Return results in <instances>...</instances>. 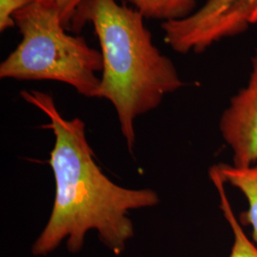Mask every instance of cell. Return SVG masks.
<instances>
[{
    "label": "cell",
    "instance_id": "cell-6",
    "mask_svg": "<svg viewBox=\"0 0 257 257\" xmlns=\"http://www.w3.org/2000/svg\"><path fill=\"white\" fill-rule=\"evenodd\" d=\"M210 177L219 194L221 211L230 225L233 236L230 255L228 257H257V246L242 229L225 192V183L214 166L210 170Z\"/></svg>",
    "mask_w": 257,
    "mask_h": 257
},
{
    "label": "cell",
    "instance_id": "cell-4",
    "mask_svg": "<svg viewBox=\"0 0 257 257\" xmlns=\"http://www.w3.org/2000/svg\"><path fill=\"white\" fill-rule=\"evenodd\" d=\"M219 128L232 152V165L247 167L256 162L257 49L248 83L230 99L221 115Z\"/></svg>",
    "mask_w": 257,
    "mask_h": 257
},
{
    "label": "cell",
    "instance_id": "cell-5",
    "mask_svg": "<svg viewBox=\"0 0 257 257\" xmlns=\"http://www.w3.org/2000/svg\"><path fill=\"white\" fill-rule=\"evenodd\" d=\"M224 183L236 188L247 199L248 211L243 213V223L251 227L252 241L257 246V161L247 167L228 164L214 166Z\"/></svg>",
    "mask_w": 257,
    "mask_h": 257
},
{
    "label": "cell",
    "instance_id": "cell-2",
    "mask_svg": "<svg viewBox=\"0 0 257 257\" xmlns=\"http://www.w3.org/2000/svg\"><path fill=\"white\" fill-rule=\"evenodd\" d=\"M91 23L101 48L102 75L97 98L110 102L131 155L136 146L135 122L156 109L167 94L185 83L173 61L155 46L136 9L116 0H85L76 10L70 28Z\"/></svg>",
    "mask_w": 257,
    "mask_h": 257
},
{
    "label": "cell",
    "instance_id": "cell-1",
    "mask_svg": "<svg viewBox=\"0 0 257 257\" xmlns=\"http://www.w3.org/2000/svg\"><path fill=\"white\" fill-rule=\"evenodd\" d=\"M22 98L43 111L55 136L49 164L54 173L55 201L49 220L32 246L34 256H47L66 240L72 254L82 250L85 237L96 230L98 238L118 256L135 236L130 211L155 207L159 196L151 189H128L113 183L93 159L82 119H66L51 94L22 91Z\"/></svg>",
    "mask_w": 257,
    "mask_h": 257
},
{
    "label": "cell",
    "instance_id": "cell-7",
    "mask_svg": "<svg viewBox=\"0 0 257 257\" xmlns=\"http://www.w3.org/2000/svg\"><path fill=\"white\" fill-rule=\"evenodd\" d=\"M144 19L163 22L186 19L197 10V0H127Z\"/></svg>",
    "mask_w": 257,
    "mask_h": 257
},
{
    "label": "cell",
    "instance_id": "cell-9",
    "mask_svg": "<svg viewBox=\"0 0 257 257\" xmlns=\"http://www.w3.org/2000/svg\"><path fill=\"white\" fill-rule=\"evenodd\" d=\"M53 4L60 13V17L65 28L70 27L72 19L78 7L85 0H43Z\"/></svg>",
    "mask_w": 257,
    "mask_h": 257
},
{
    "label": "cell",
    "instance_id": "cell-8",
    "mask_svg": "<svg viewBox=\"0 0 257 257\" xmlns=\"http://www.w3.org/2000/svg\"><path fill=\"white\" fill-rule=\"evenodd\" d=\"M38 0H0V32L16 27L14 16L19 10Z\"/></svg>",
    "mask_w": 257,
    "mask_h": 257
},
{
    "label": "cell",
    "instance_id": "cell-3",
    "mask_svg": "<svg viewBox=\"0 0 257 257\" xmlns=\"http://www.w3.org/2000/svg\"><path fill=\"white\" fill-rule=\"evenodd\" d=\"M14 20L22 39L1 62L0 78L65 83L83 96L97 98L101 52L69 35L55 6L38 0L18 11Z\"/></svg>",
    "mask_w": 257,
    "mask_h": 257
}]
</instances>
